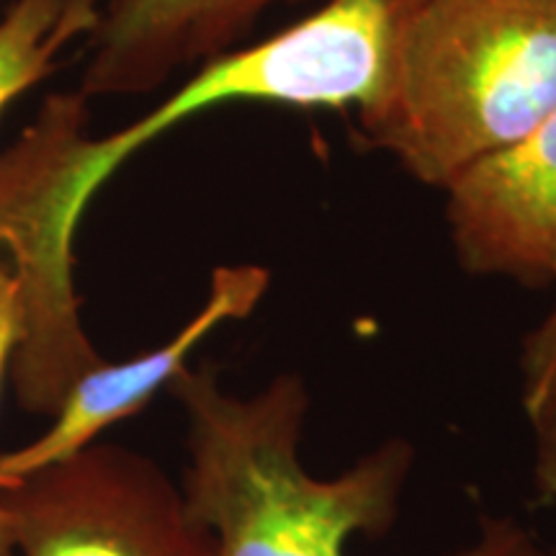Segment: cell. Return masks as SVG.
Returning a JSON list of instances; mask_svg holds the SVG:
<instances>
[{
  "mask_svg": "<svg viewBox=\"0 0 556 556\" xmlns=\"http://www.w3.org/2000/svg\"><path fill=\"white\" fill-rule=\"evenodd\" d=\"M422 0H325L274 37L204 62L176 93L109 137L86 135L70 163L75 199L90 206L127 160L178 124L227 106L358 109L377 116L392 93L402 39Z\"/></svg>",
  "mask_w": 556,
  "mask_h": 556,
  "instance_id": "cell-3",
  "label": "cell"
},
{
  "mask_svg": "<svg viewBox=\"0 0 556 556\" xmlns=\"http://www.w3.org/2000/svg\"><path fill=\"white\" fill-rule=\"evenodd\" d=\"M0 505L16 556H217L180 484L119 443L0 482Z\"/></svg>",
  "mask_w": 556,
  "mask_h": 556,
  "instance_id": "cell-4",
  "label": "cell"
},
{
  "mask_svg": "<svg viewBox=\"0 0 556 556\" xmlns=\"http://www.w3.org/2000/svg\"><path fill=\"white\" fill-rule=\"evenodd\" d=\"M533 430V479L544 500L556 503V407L528 417Z\"/></svg>",
  "mask_w": 556,
  "mask_h": 556,
  "instance_id": "cell-11",
  "label": "cell"
},
{
  "mask_svg": "<svg viewBox=\"0 0 556 556\" xmlns=\"http://www.w3.org/2000/svg\"><path fill=\"white\" fill-rule=\"evenodd\" d=\"M520 402L526 417L556 407V296L546 317L523 338Z\"/></svg>",
  "mask_w": 556,
  "mask_h": 556,
  "instance_id": "cell-9",
  "label": "cell"
},
{
  "mask_svg": "<svg viewBox=\"0 0 556 556\" xmlns=\"http://www.w3.org/2000/svg\"><path fill=\"white\" fill-rule=\"evenodd\" d=\"M101 0H0V116L99 26Z\"/></svg>",
  "mask_w": 556,
  "mask_h": 556,
  "instance_id": "cell-8",
  "label": "cell"
},
{
  "mask_svg": "<svg viewBox=\"0 0 556 556\" xmlns=\"http://www.w3.org/2000/svg\"><path fill=\"white\" fill-rule=\"evenodd\" d=\"M270 270L255 263L217 266L208 278L204 304L173 338L127 361L103 358L75 381L45 433L0 454V482L18 479L99 443L109 428L142 413L191 364L193 351L222 325L238 323L258 309L268 294Z\"/></svg>",
  "mask_w": 556,
  "mask_h": 556,
  "instance_id": "cell-5",
  "label": "cell"
},
{
  "mask_svg": "<svg viewBox=\"0 0 556 556\" xmlns=\"http://www.w3.org/2000/svg\"><path fill=\"white\" fill-rule=\"evenodd\" d=\"M0 556H16V546H13V533L5 518L3 505H0Z\"/></svg>",
  "mask_w": 556,
  "mask_h": 556,
  "instance_id": "cell-12",
  "label": "cell"
},
{
  "mask_svg": "<svg viewBox=\"0 0 556 556\" xmlns=\"http://www.w3.org/2000/svg\"><path fill=\"white\" fill-rule=\"evenodd\" d=\"M168 392L186 417L180 492L217 556H351L353 536L379 539L397 523L413 443L387 438L340 475H309L302 462L309 389L299 374L238 394L217 366L189 364ZM454 556H541V548L518 520L482 518L475 544Z\"/></svg>",
  "mask_w": 556,
  "mask_h": 556,
  "instance_id": "cell-1",
  "label": "cell"
},
{
  "mask_svg": "<svg viewBox=\"0 0 556 556\" xmlns=\"http://www.w3.org/2000/svg\"><path fill=\"white\" fill-rule=\"evenodd\" d=\"M281 3L299 0H111L90 34L78 93L93 99L155 90L180 67L232 50Z\"/></svg>",
  "mask_w": 556,
  "mask_h": 556,
  "instance_id": "cell-7",
  "label": "cell"
},
{
  "mask_svg": "<svg viewBox=\"0 0 556 556\" xmlns=\"http://www.w3.org/2000/svg\"><path fill=\"white\" fill-rule=\"evenodd\" d=\"M458 266L523 287H556V109L446 189Z\"/></svg>",
  "mask_w": 556,
  "mask_h": 556,
  "instance_id": "cell-6",
  "label": "cell"
},
{
  "mask_svg": "<svg viewBox=\"0 0 556 556\" xmlns=\"http://www.w3.org/2000/svg\"><path fill=\"white\" fill-rule=\"evenodd\" d=\"M21 340V296L18 281L5 255H0V394L5 377H11L13 353Z\"/></svg>",
  "mask_w": 556,
  "mask_h": 556,
  "instance_id": "cell-10",
  "label": "cell"
},
{
  "mask_svg": "<svg viewBox=\"0 0 556 556\" xmlns=\"http://www.w3.org/2000/svg\"><path fill=\"white\" fill-rule=\"evenodd\" d=\"M556 109V0H422L392 93L361 131L446 191Z\"/></svg>",
  "mask_w": 556,
  "mask_h": 556,
  "instance_id": "cell-2",
  "label": "cell"
}]
</instances>
